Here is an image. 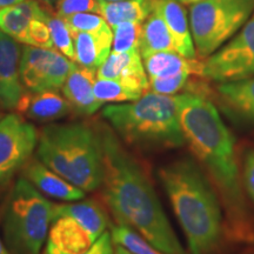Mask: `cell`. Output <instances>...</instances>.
<instances>
[{"label": "cell", "instance_id": "d590c367", "mask_svg": "<svg viewBox=\"0 0 254 254\" xmlns=\"http://www.w3.org/2000/svg\"><path fill=\"white\" fill-rule=\"evenodd\" d=\"M113 254H133V253L129 252V251H127L125 247L117 245V244H116V246H114V253Z\"/></svg>", "mask_w": 254, "mask_h": 254}, {"label": "cell", "instance_id": "44dd1931", "mask_svg": "<svg viewBox=\"0 0 254 254\" xmlns=\"http://www.w3.org/2000/svg\"><path fill=\"white\" fill-rule=\"evenodd\" d=\"M150 91L148 78L99 79L94 84V95L100 103H129Z\"/></svg>", "mask_w": 254, "mask_h": 254}, {"label": "cell", "instance_id": "f546056e", "mask_svg": "<svg viewBox=\"0 0 254 254\" xmlns=\"http://www.w3.org/2000/svg\"><path fill=\"white\" fill-rule=\"evenodd\" d=\"M189 74H178L173 77L165 78H148L151 92L164 95H177L187 86L190 81Z\"/></svg>", "mask_w": 254, "mask_h": 254}, {"label": "cell", "instance_id": "4fadbf2b", "mask_svg": "<svg viewBox=\"0 0 254 254\" xmlns=\"http://www.w3.org/2000/svg\"><path fill=\"white\" fill-rule=\"evenodd\" d=\"M15 112L25 118L39 123L55 122L72 112V106L58 91H26L19 101Z\"/></svg>", "mask_w": 254, "mask_h": 254}, {"label": "cell", "instance_id": "ab89813d", "mask_svg": "<svg viewBox=\"0 0 254 254\" xmlns=\"http://www.w3.org/2000/svg\"><path fill=\"white\" fill-rule=\"evenodd\" d=\"M100 2H117V1H124V0H99Z\"/></svg>", "mask_w": 254, "mask_h": 254}, {"label": "cell", "instance_id": "6da1fadb", "mask_svg": "<svg viewBox=\"0 0 254 254\" xmlns=\"http://www.w3.org/2000/svg\"><path fill=\"white\" fill-rule=\"evenodd\" d=\"M103 152V194L117 224L138 232L166 254H185L150 178L110 127H97Z\"/></svg>", "mask_w": 254, "mask_h": 254}, {"label": "cell", "instance_id": "5b68a950", "mask_svg": "<svg viewBox=\"0 0 254 254\" xmlns=\"http://www.w3.org/2000/svg\"><path fill=\"white\" fill-rule=\"evenodd\" d=\"M103 117L126 144L142 150H170L185 144L177 95L148 91L138 100L107 105Z\"/></svg>", "mask_w": 254, "mask_h": 254}, {"label": "cell", "instance_id": "7c38bea8", "mask_svg": "<svg viewBox=\"0 0 254 254\" xmlns=\"http://www.w3.org/2000/svg\"><path fill=\"white\" fill-rule=\"evenodd\" d=\"M94 239L80 222L69 215L51 220L44 254H80L94 244Z\"/></svg>", "mask_w": 254, "mask_h": 254}, {"label": "cell", "instance_id": "e575fe53", "mask_svg": "<svg viewBox=\"0 0 254 254\" xmlns=\"http://www.w3.org/2000/svg\"><path fill=\"white\" fill-rule=\"evenodd\" d=\"M24 1V0H0V9L4 7H8V6L19 4V2Z\"/></svg>", "mask_w": 254, "mask_h": 254}, {"label": "cell", "instance_id": "8d00e7d4", "mask_svg": "<svg viewBox=\"0 0 254 254\" xmlns=\"http://www.w3.org/2000/svg\"><path fill=\"white\" fill-rule=\"evenodd\" d=\"M178 1L180 2V4L183 5H187V6H190L193 4H195V2H199V1H202V0H178Z\"/></svg>", "mask_w": 254, "mask_h": 254}, {"label": "cell", "instance_id": "f1b7e54d", "mask_svg": "<svg viewBox=\"0 0 254 254\" xmlns=\"http://www.w3.org/2000/svg\"><path fill=\"white\" fill-rule=\"evenodd\" d=\"M72 32H95L109 26L98 13H75L64 18Z\"/></svg>", "mask_w": 254, "mask_h": 254}, {"label": "cell", "instance_id": "74e56055", "mask_svg": "<svg viewBox=\"0 0 254 254\" xmlns=\"http://www.w3.org/2000/svg\"><path fill=\"white\" fill-rule=\"evenodd\" d=\"M0 254H11L9 253V251H7V249H6V246L4 245V243H2L1 239H0Z\"/></svg>", "mask_w": 254, "mask_h": 254}, {"label": "cell", "instance_id": "5bb4252c", "mask_svg": "<svg viewBox=\"0 0 254 254\" xmlns=\"http://www.w3.org/2000/svg\"><path fill=\"white\" fill-rule=\"evenodd\" d=\"M95 80L97 71L74 64L62 87L64 97L71 104L74 112L92 116L104 105L94 95Z\"/></svg>", "mask_w": 254, "mask_h": 254}, {"label": "cell", "instance_id": "7402d4cb", "mask_svg": "<svg viewBox=\"0 0 254 254\" xmlns=\"http://www.w3.org/2000/svg\"><path fill=\"white\" fill-rule=\"evenodd\" d=\"M138 50L142 59L157 52H177L172 34L163 17L155 9L142 23Z\"/></svg>", "mask_w": 254, "mask_h": 254}, {"label": "cell", "instance_id": "9a60e30c", "mask_svg": "<svg viewBox=\"0 0 254 254\" xmlns=\"http://www.w3.org/2000/svg\"><path fill=\"white\" fill-rule=\"evenodd\" d=\"M23 172L25 179H27L43 194L51 198L65 201H78L85 198L84 190L53 172L40 160L32 159L25 165Z\"/></svg>", "mask_w": 254, "mask_h": 254}, {"label": "cell", "instance_id": "ba28073f", "mask_svg": "<svg viewBox=\"0 0 254 254\" xmlns=\"http://www.w3.org/2000/svg\"><path fill=\"white\" fill-rule=\"evenodd\" d=\"M204 77L219 82L254 75V12L249 21L225 45L204 62Z\"/></svg>", "mask_w": 254, "mask_h": 254}, {"label": "cell", "instance_id": "836d02e7", "mask_svg": "<svg viewBox=\"0 0 254 254\" xmlns=\"http://www.w3.org/2000/svg\"><path fill=\"white\" fill-rule=\"evenodd\" d=\"M110 232H104L90 249L80 254H113L114 246Z\"/></svg>", "mask_w": 254, "mask_h": 254}, {"label": "cell", "instance_id": "7a4b0ae2", "mask_svg": "<svg viewBox=\"0 0 254 254\" xmlns=\"http://www.w3.org/2000/svg\"><path fill=\"white\" fill-rule=\"evenodd\" d=\"M178 116L185 142L209 173L236 222L245 212L236 140L218 110L204 95H177Z\"/></svg>", "mask_w": 254, "mask_h": 254}, {"label": "cell", "instance_id": "d6986e66", "mask_svg": "<svg viewBox=\"0 0 254 254\" xmlns=\"http://www.w3.org/2000/svg\"><path fill=\"white\" fill-rule=\"evenodd\" d=\"M46 7L37 0H24L19 4L0 9V31L18 43H28V27L36 18L45 19Z\"/></svg>", "mask_w": 254, "mask_h": 254}, {"label": "cell", "instance_id": "83f0119b", "mask_svg": "<svg viewBox=\"0 0 254 254\" xmlns=\"http://www.w3.org/2000/svg\"><path fill=\"white\" fill-rule=\"evenodd\" d=\"M142 23L126 21L112 28V52L123 53L138 50Z\"/></svg>", "mask_w": 254, "mask_h": 254}, {"label": "cell", "instance_id": "30bf717a", "mask_svg": "<svg viewBox=\"0 0 254 254\" xmlns=\"http://www.w3.org/2000/svg\"><path fill=\"white\" fill-rule=\"evenodd\" d=\"M74 63L55 49L26 45L20 60V77L31 92L62 90Z\"/></svg>", "mask_w": 254, "mask_h": 254}, {"label": "cell", "instance_id": "603a6c76", "mask_svg": "<svg viewBox=\"0 0 254 254\" xmlns=\"http://www.w3.org/2000/svg\"><path fill=\"white\" fill-rule=\"evenodd\" d=\"M218 93L228 109L254 122V75L241 80L220 82Z\"/></svg>", "mask_w": 254, "mask_h": 254}, {"label": "cell", "instance_id": "4dcf8cb0", "mask_svg": "<svg viewBox=\"0 0 254 254\" xmlns=\"http://www.w3.org/2000/svg\"><path fill=\"white\" fill-rule=\"evenodd\" d=\"M57 14L62 18L69 17L75 13H98L99 14V0H59L56 4Z\"/></svg>", "mask_w": 254, "mask_h": 254}, {"label": "cell", "instance_id": "484cf974", "mask_svg": "<svg viewBox=\"0 0 254 254\" xmlns=\"http://www.w3.org/2000/svg\"><path fill=\"white\" fill-rule=\"evenodd\" d=\"M45 21L50 28L51 37H52L53 46L63 53L64 56L67 57L69 60L75 62L74 53V44H73L72 31L65 19L59 17L57 13L46 9Z\"/></svg>", "mask_w": 254, "mask_h": 254}, {"label": "cell", "instance_id": "d6a6232c", "mask_svg": "<svg viewBox=\"0 0 254 254\" xmlns=\"http://www.w3.org/2000/svg\"><path fill=\"white\" fill-rule=\"evenodd\" d=\"M244 186L254 201V150H250L244 159Z\"/></svg>", "mask_w": 254, "mask_h": 254}, {"label": "cell", "instance_id": "8992f818", "mask_svg": "<svg viewBox=\"0 0 254 254\" xmlns=\"http://www.w3.org/2000/svg\"><path fill=\"white\" fill-rule=\"evenodd\" d=\"M53 204L25 178L12 190L4 215V237L11 254H40L47 239Z\"/></svg>", "mask_w": 254, "mask_h": 254}, {"label": "cell", "instance_id": "277c9868", "mask_svg": "<svg viewBox=\"0 0 254 254\" xmlns=\"http://www.w3.org/2000/svg\"><path fill=\"white\" fill-rule=\"evenodd\" d=\"M39 160L84 192L103 182V152L97 129L85 123L52 124L38 136Z\"/></svg>", "mask_w": 254, "mask_h": 254}, {"label": "cell", "instance_id": "d4e9b609", "mask_svg": "<svg viewBox=\"0 0 254 254\" xmlns=\"http://www.w3.org/2000/svg\"><path fill=\"white\" fill-rule=\"evenodd\" d=\"M128 77L147 78L139 50L123 53L111 52L103 65L97 69V78L99 79Z\"/></svg>", "mask_w": 254, "mask_h": 254}, {"label": "cell", "instance_id": "4316f807", "mask_svg": "<svg viewBox=\"0 0 254 254\" xmlns=\"http://www.w3.org/2000/svg\"><path fill=\"white\" fill-rule=\"evenodd\" d=\"M110 233L114 244L125 247L127 251L133 254H166L155 249L138 232L125 226V225H114Z\"/></svg>", "mask_w": 254, "mask_h": 254}, {"label": "cell", "instance_id": "f35d334b", "mask_svg": "<svg viewBox=\"0 0 254 254\" xmlns=\"http://www.w3.org/2000/svg\"><path fill=\"white\" fill-rule=\"evenodd\" d=\"M37 1L43 2V4H47V5H52V4H57L59 0H37Z\"/></svg>", "mask_w": 254, "mask_h": 254}, {"label": "cell", "instance_id": "3957f363", "mask_svg": "<svg viewBox=\"0 0 254 254\" xmlns=\"http://www.w3.org/2000/svg\"><path fill=\"white\" fill-rule=\"evenodd\" d=\"M190 254H211L221 237V209L211 183L198 165L184 158L159 168Z\"/></svg>", "mask_w": 254, "mask_h": 254}, {"label": "cell", "instance_id": "9c48e42d", "mask_svg": "<svg viewBox=\"0 0 254 254\" xmlns=\"http://www.w3.org/2000/svg\"><path fill=\"white\" fill-rule=\"evenodd\" d=\"M38 136L36 127L20 114L9 113L0 119V186L31 160Z\"/></svg>", "mask_w": 254, "mask_h": 254}, {"label": "cell", "instance_id": "b9f144b4", "mask_svg": "<svg viewBox=\"0 0 254 254\" xmlns=\"http://www.w3.org/2000/svg\"><path fill=\"white\" fill-rule=\"evenodd\" d=\"M0 106H1V104H0Z\"/></svg>", "mask_w": 254, "mask_h": 254}, {"label": "cell", "instance_id": "2e32d148", "mask_svg": "<svg viewBox=\"0 0 254 254\" xmlns=\"http://www.w3.org/2000/svg\"><path fill=\"white\" fill-rule=\"evenodd\" d=\"M75 63L97 71L110 56L113 33L110 26L95 32H72Z\"/></svg>", "mask_w": 254, "mask_h": 254}, {"label": "cell", "instance_id": "ffe728a7", "mask_svg": "<svg viewBox=\"0 0 254 254\" xmlns=\"http://www.w3.org/2000/svg\"><path fill=\"white\" fill-rule=\"evenodd\" d=\"M69 215L86 228L94 240H97L109 226V215L103 205L97 200H84L71 204H53L51 220L58 215Z\"/></svg>", "mask_w": 254, "mask_h": 254}, {"label": "cell", "instance_id": "ac0fdd59", "mask_svg": "<svg viewBox=\"0 0 254 254\" xmlns=\"http://www.w3.org/2000/svg\"><path fill=\"white\" fill-rule=\"evenodd\" d=\"M142 62L147 78H165L178 74L204 77V62L189 58L176 51L153 53L142 59Z\"/></svg>", "mask_w": 254, "mask_h": 254}, {"label": "cell", "instance_id": "60d3db41", "mask_svg": "<svg viewBox=\"0 0 254 254\" xmlns=\"http://www.w3.org/2000/svg\"><path fill=\"white\" fill-rule=\"evenodd\" d=\"M2 118V114L1 113H0V119H1Z\"/></svg>", "mask_w": 254, "mask_h": 254}, {"label": "cell", "instance_id": "e0dca14e", "mask_svg": "<svg viewBox=\"0 0 254 254\" xmlns=\"http://www.w3.org/2000/svg\"><path fill=\"white\" fill-rule=\"evenodd\" d=\"M154 9L166 23L177 52L189 58H195L196 51L190 33V19L184 5L178 0H154Z\"/></svg>", "mask_w": 254, "mask_h": 254}, {"label": "cell", "instance_id": "52a82bcc", "mask_svg": "<svg viewBox=\"0 0 254 254\" xmlns=\"http://www.w3.org/2000/svg\"><path fill=\"white\" fill-rule=\"evenodd\" d=\"M254 12V0H202L190 6V27L199 57L207 58L227 43Z\"/></svg>", "mask_w": 254, "mask_h": 254}, {"label": "cell", "instance_id": "1f68e13d", "mask_svg": "<svg viewBox=\"0 0 254 254\" xmlns=\"http://www.w3.org/2000/svg\"><path fill=\"white\" fill-rule=\"evenodd\" d=\"M27 45L43 47V49H53V41L51 37L50 28L45 19L36 18L31 20L28 27V43Z\"/></svg>", "mask_w": 254, "mask_h": 254}, {"label": "cell", "instance_id": "8fae6325", "mask_svg": "<svg viewBox=\"0 0 254 254\" xmlns=\"http://www.w3.org/2000/svg\"><path fill=\"white\" fill-rule=\"evenodd\" d=\"M21 52L18 41L0 31V104L7 110L14 111L27 91L20 77Z\"/></svg>", "mask_w": 254, "mask_h": 254}, {"label": "cell", "instance_id": "cb8c5ba5", "mask_svg": "<svg viewBox=\"0 0 254 254\" xmlns=\"http://www.w3.org/2000/svg\"><path fill=\"white\" fill-rule=\"evenodd\" d=\"M154 9V0H124L117 2H100L99 14L111 28L126 21L144 23Z\"/></svg>", "mask_w": 254, "mask_h": 254}]
</instances>
